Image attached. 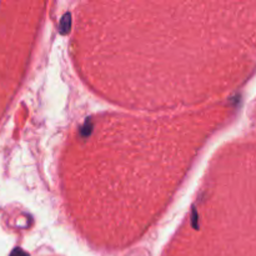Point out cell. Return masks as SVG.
<instances>
[{
    "label": "cell",
    "mask_w": 256,
    "mask_h": 256,
    "mask_svg": "<svg viewBox=\"0 0 256 256\" xmlns=\"http://www.w3.org/2000/svg\"><path fill=\"white\" fill-rule=\"evenodd\" d=\"M12 256H26V255H25L22 250H15V252H12Z\"/></svg>",
    "instance_id": "obj_1"
}]
</instances>
